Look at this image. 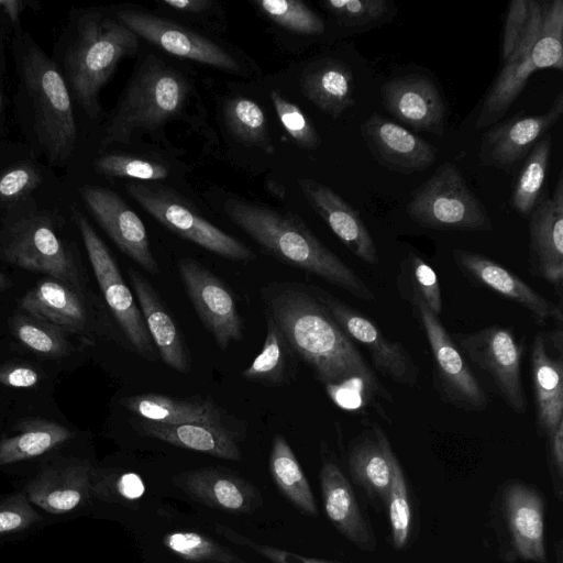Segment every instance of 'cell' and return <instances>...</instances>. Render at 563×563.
<instances>
[{
  "instance_id": "6da1fadb",
  "label": "cell",
  "mask_w": 563,
  "mask_h": 563,
  "mask_svg": "<svg viewBox=\"0 0 563 563\" xmlns=\"http://www.w3.org/2000/svg\"><path fill=\"white\" fill-rule=\"evenodd\" d=\"M265 312L284 334L295 354L314 373L339 407L380 408L391 400L351 338L314 294L299 284L274 283L262 289Z\"/></svg>"
},
{
  "instance_id": "7a4b0ae2",
  "label": "cell",
  "mask_w": 563,
  "mask_h": 563,
  "mask_svg": "<svg viewBox=\"0 0 563 563\" xmlns=\"http://www.w3.org/2000/svg\"><path fill=\"white\" fill-rule=\"evenodd\" d=\"M224 210L233 223L278 261L313 274L363 300L375 295L365 282L289 211L230 199Z\"/></svg>"
},
{
  "instance_id": "3957f363",
  "label": "cell",
  "mask_w": 563,
  "mask_h": 563,
  "mask_svg": "<svg viewBox=\"0 0 563 563\" xmlns=\"http://www.w3.org/2000/svg\"><path fill=\"white\" fill-rule=\"evenodd\" d=\"M190 92L187 78L155 55L137 64L104 129L101 146L128 144L179 115Z\"/></svg>"
},
{
  "instance_id": "277c9868",
  "label": "cell",
  "mask_w": 563,
  "mask_h": 563,
  "mask_svg": "<svg viewBox=\"0 0 563 563\" xmlns=\"http://www.w3.org/2000/svg\"><path fill=\"white\" fill-rule=\"evenodd\" d=\"M544 68L563 69V1L536 0L530 25L510 59L487 90L476 129L498 123L526 87Z\"/></svg>"
},
{
  "instance_id": "5b68a950",
  "label": "cell",
  "mask_w": 563,
  "mask_h": 563,
  "mask_svg": "<svg viewBox=\"0 0 563 563\" xmlns=\"http://www.w3.org/2000/svg\"><path fill=\"white\" fill-rule=\"evenodd\" d=\"M139 44V37L118 20L97 12L80 20L66 52L65 70L76 100L91 119L100 113L102 87L121 59L136 53Z\"/></svg>"
},
{
  "instance_id": "8992f818",
  "label": "cell",
  "mask_w": 563,
  "mask_h": 563,
  "mask_svg": "<svg viewBox=\"0 0 563 563\" xmlns=\"http://www.w3.org/2000/svg\"><path fill=\"white\" fill-rule=\"evenodd\" d=\"M35 113V131L51 163L65 162L74 151L77 129L70 95L55 64L37 47L22 63Z\"/></svg>"
},
{
  "instance_id": "52a82bcc",
  "label": "cell",
  "mask_w": 563,
  "mask_h": 563,
  "mask_svg": "<svg viewBox=\"0 0 563 563\" xmlns=\"http://www.w3.org/2000/svg\"><path fill=\"white\" fill-rule=\"evenodd\" d=\"M417 224L435 230L489 231L492 220L484 203L468 188L459 168L446 162L421 184L406 206Z\"/></svg>"
},
{
  "instance_id": "ba28073f",
  "label": "cell",
  "mask_w": 563,
  "mask_h": 563,
  "mask_svg": "<svg viewBox=\"0 0 563 563\" xmlns=\"http://www.w3.org/2000/svg\"><path fill=\"white\" fill-rule=\"evenodd\" d=\"M0 254L19 267L46 274L82 294L71 251L58 236L52 220L42 213L24 214L9 223L0 238Z\"/></svg>"
},
{
  "instance_id": "9c48e42d",
  "label": "cell",
  "mask_w": 563,
  "mask_h": 563,
  "mask_svg": "<svg viewBox=\"0 0 563 563\" xmlns=\"http://www.w3.org/2000/svg\"><path fill=\"white\" fill-rule=\"evenodd\" d=\"M74 220L109 310L134 351L147 361H156L157 350L134 294L125 284L115 260L82 213L74 210Z\"/></svg>"
},
{
  "instance_id": "30bf717a",
  "label": "cell",
  "mask_w": 563,
  "mask_h": 563,
  "mask_svg": "<svg viewBox=\"0 0 563 563\" xmlns=\"http://www.w3.org/2000/svg\"><path fill=\"white\" fill-rule=\"evenodd\" d=\"M126 191L148 214L183 239L231 261L255 258L244 243L210 223L170 191L143 183H130Z\"/></svg>"
},
{
  "instance_id": "8fae6325",
  "label": "cell",
  "mask_w": 563,
  "mask_h": 563,
  "mask_svg": "<svg viewBox=\"0 0 563 563\" xmlns=\"http://www.w3.org/2000/svg\"><path fill=\"white\" fill-rule=\"evenodd\" d=\"M409 301L427 335L441 396L460 409L484 410L488 397L438 316L420 299L410 298Z\"/></svg>"
},
{
  "instance_id": "7c38bea8",
  "label": "cell",
  "mask_w": 563,
  "mask_h": 563,
  "mask_svg": "<svg viewBox=\"0 0 563 563\" xmlns=\"http://www.w3.org/2000/svg\"><path fill=\"white\" fill-rule=\"evenodd\" d=\"M459 349L493 379L507 405L517 413L527 409L521 380L522 347L508 328L492 325L456 335Z\"/></svg>"
},
{
  "instance_id": "4fadbf2b",
  "label": "cell",
  "mask_w": 563,
  "mask_h": 563,
  "mask_svg": "<svg viewBox=\"0 0 563 563\" xmlns=\"http://www.w3.org/2000/svg\"><path fill=\"white\" fill-rule=\"evenodd\" d=\"M178 272L201 323L220 349L243 339V320L233 294L207 267L192 258H181Z\"/></svg>"
},
{
  "instance_id": "5bb4252c",
  "label": "cell",
  "mask_w": 563,
  "mask_h": 563,
  "mask_svg": "<svg viewBox=\"0 0 563 563\" xmlns=\"http://www.w3.org/2000/svg\"><path fill=\"white\" fill-rule=\"evenodd\" d=\"M117 20L139 38L142 37L172 55L225 71L240 70L238 62L225 49L183 25L134 10L119 11Z\"/></svg>"
},
{
  "instance_id": "9a60e30c",
  "label": "cell",
  "mask_w": 563,
  "mask_h": 563,
  "mask_svg": "<svg viewBox=\"0 0 563 563\" xmlns=\"http://www.w3.org/2000/svg\"><path fill=\"white\" fill-rule=\"evenodd\" d=\"M313 291L343 331L369 352L383 375L401 385L417 386L418 367L402 344L387 339L373 321L340 299L321 289Z\"/></svg>"
},
{
  "instance_id": "2e32d148",
  "label": "cell",
  "mask_w": 563,
  "mask_h": 563,
  "mask_svg": "<svg viewBox=\"0 0 563 563\" xmlns=\"http://www.w3.org/2000/svg\"><path fill=\"white\" fill-rule=\"evenodd\" d=\"M562 114L563 91H560L547 112L518 113L507 121L494 124L482 137L478 151L479 165L509 173Z\"/></svg>"
},
{
  "instance_id": "e0dca14e",
  "label": "cell",
  "mask_w": 563,
  "mask_h": 563,
  "mask_svg": "<svg viewBox=\"0 0 563 563\" xmlns=\"http://www.w3.org/2000/svg\"><path fill=\"white\" fill-rule=\"evenodd\" d=\"M81 198L99 225L113 243L152 275L159 273L152 253L146 228L135 211L114 191L85 186Z\"/></svg>"
},
{
  "instance_id": "ac0fdd59",
  "label": "cell",
  "mask_w": 563,
  "mask_h": 563,
  "mask_svg": "<svg viewBox=\"0 0 563 563\" xmlns=\"http://www.w3.org/2000/svg\"><path fill=\"white\" fill-rule=\"evenodd\" d=\"M361 136L373 158L390 172L421 173L437 161L435 146L377 113L362 123Z\"/></svg>"
},
{
  "instance_id": "d6986e66",
  "label": "cell",
  "mask_w": 563,
  "mask_h": 563,
  "mask_svg": "<svg viewBox=\"0 0 563 563\" xmlns=\"http://www.w3.org/2000/svg\"><path fill=\"white\" fill-rule=\"evenodd\" d=\"M382 102L396 120L413 130L444 134L445 104L437 84L426 75L408 74L385 81Z\"/></svg>"
},
{
  "instance_id": "ffe728a7",
  "label": "cell",
  "mask_w": 563,
  "mask_h": 563,
  "mask_svg": "<svg viewBox=\"0 0 563 563\" xmlns=\"http://www.w3.org/2000/svg\"><path fill=\"white\" fill-rule=\"evenodd\" d=\"M299 188L314 212L355 256L378 263L374 240L360 213L338 192L311 178H300Z\"/></svg>"
},
{
  "instance_id": "44dd1931",
  "label": "cell",
  "mask_w": 563,
  "mask_h": 563,
  "mask_svg": "<svg viewBox=\"0 0 563 563\" xmlns=\"http://www.w3.org/2000/svg\"><path fill=\"white\" fill-rule=\"evenodd\" d=\"M173 482L192 499L221 511L251 514L262 504L260 493L250 482L223 468L187 471Z\"/></svg>"
},
{
  "instance_id": "7402d4cb",
  "label": "cell",
  "mask_w": 563,
  "mask_h": 563,
  "mask_svg": "<svg viewBox=\"0 0 563 563\" xmlns=\"http://www.w3.org/2000/svg\"><path fill=\"white\" fill-rule=\"evenodd\" d=\"M128 276L159 357L170 368L187 374L191 369L190 351L181 330L152 284L137 271Z\"/></svg>"
},
{
  "instance_id": "603a6c76",
  "label": "cell",
  "mask_w": 563,
  "mask_h": 563,
  "mask_svg": "<svg viewBox=\"0 0 563 563\" xmlns=\"http://www.w3.org/2000/svg\"><path fill=\"white\" fill-rule=\"evenodd\" d=\"M453 258L459 268L477 284L509 298L529 310L539 322L562 320L561 308L533 290L520 277L481 254L454 250Z\"/></svg>"
},
{
  "instance_id": "cb8c5ba5",
  "label": "cell",
  "mask_w": 563,
  "mask_h": 563,
  "mask_svg": "<svg viewBox=\"0 0 563 563\" xmlns=\"http://www.w3.org/2000/svg\"><path fill=\"white\" fill-rule=\"evenodd\" d=\"M531 262L536 273L549 283L563 280V195L553 192L529 216Z\"/></svg>"
},
{
  "instance_id": "d4e9b609",
  "label": "cell",
  "mask_w": 563,
  "mask_h": 563,
  "mask_svg": "<svg viewBox=\"0 0 563 563\" xmlns=\"http://www.w3.org/2000/svg\"><path fill=\"white\" fill-rule=\"evenodd\" d=\"M29 314L62 330L90 335L91 319L81 292L56 279H43L21 300Z\"/></svg>"
},
{
  "instance_id": "484cf974",
  "label": "cell",
  "mask_w": 563,
  "mask_h": 563,
  "mask_svg": "<svg viewBox=\"0 0 563 563\" xmlns=\"http://www.w3.org/2000/svg\"><path fill=\"white\" fill-rule=\"evenodd\" d=\"M93 488V471L84 462L43 470L27 486V499L51 514H65L85 501Z\"/></svg>"
},
{
  "instance_id": "4316f807",
  "label": "cell",
  "mask_w": 563,
  "mask_h": 563,
  "mask_svg": "<svg viewBox=\"0 0 563 563\" xmlns=\"http://www.w3.org/2000/svg\"><path fill=\"white\" fill-rule=\"evenodd\" d=\"M323 506L329 520L351 542L369 551L375 541L354 496L352 486L341 468L325 460L320 471Z\"/></svg>"
},
{
  "instance_id": "83f0119b",
  "label": "cell",
  "mask_w": 563,
  "mask_h": 563,
  "mask_svg": "<svg viewBox=\"0 0 563 563\" xmlns=\"http://www.w3.org/2000/svg\"><path fill=\"white\" fill-rule=\"evenodd\" d=\"M505 508L517 554L523 560L543 563L544 505L540 495L521 483L512 484L505 494Z\"/></svg>"
},
{
  "instance_id": "f1b7e54d",
  "label": "cell",
  "mask_w": 563,
  "mask_h": 563,
  "mask_svg": "<svg viewBox=\"0 0 563 563\" xmlns=\"http://www.w3.org/2000/svg\"><path fill=\"white\" fill-rule=\"evenodd\" d=\"M120 404L140 419L152 422L222 424L219 406L211 398L197 395L184 398L154 393L140 394L123 397Z\"/></svg>"
},
{
  "instance_id": "f546056e",
  "label": "cell",
  "mask_w": 563,
  "mask_h": 563,
  "mask_svg": "<svg viewBox=\"0 0 563 563\" xmlns=\"http://www.w3.org/2000/svg\"><path fill=\"white\" fill-rule=\"evenodd\" d=\"M135 427L144 437L154 438L181 449L230 461H240L242 457L233 434L223 424H164L139 419Z\"/></svg>"
},
{
  "instance_id": "4dcf8cb0",
  "label": "cell",
  "mask_w": 563,
  "mask_h": 563,
  "mask_svg": "<svg viewBox=\"0 0 563 563\" xmlns=\"http://www.w3.org/2000/svg\"><path fill=\"white\" fill-rule=\"evenodd\" d=\"M300 88L308 100L333 119L355 104L353 71L339 59L323 58L310 65L300 76Z\"/></svg>"
},
{
  "instance_id": "1f68e13d",
  "label": "cell",
  "mask_w": 563,
  "mask_h": 563,
  "mask_svg": "<svg viewBox=\"0 0 563 563\" xmlns=\"http://www.w3.org/2000/svg\"><path fill=\"white\" fill-rule=\"evenodd\" d=\"M531 368L538 430L547 438L563 420V364L552 358L541 333L534 336L531 351Z\"/></svg>"
},
{
  "instance_id": "d6a6232c",
  "label": "cell",
  "mask_w": 563,
  "mask_h": 563,
  "mask_svg": "<svg viewBox=\"0 0 563 563\" xmlns=\"http://www.w3.org/2000/svg\"><path fill=\"white\" fill-rule=\"evenodd\" d=\"M390 449L386 434L375 426L373 432L356 442L349 454V467L354 481L386 506L391 479Z\"/></svg>"
},
{
  "instance_id": "836d02e7",
  "label": "cell",
  "mask_w": 563,
  "mask_h": 563,
  "mask_svg": "<svg viewBox=\"0 0 563 563\" xmlns=\"http://www.w3.org/2000/svg\"><path fill=\"white\" fill-rule=\"evenodd\" d=\"M266 335L261 352L241 376L249 382L277 387L292 383L297 374L296 354L272 317L265 312Z\"/></svg>"
},
{
  "instance_id": "e575fe53",
  "label": "cell",
  "mask_w": 563,
  "mask_h": 563,
  "mask_svg": "<svg viewBox=\"0 0 563 563\" xmlns=\"http://www.w3.org/2000/svg\"><path fill=\"white\" fill-rule=\"evenodd\" d=\"M18 433L0 441V465L40 456L71 438L66 427L45 419L23 420Z\"/></svg>"
},
{
  "instance_id": "d590c367",
  "label": "cell",
  "mask_w": 563,
  "mask_h": 563,
  "mask_svg": "<svg viewBox=\"0 0 563 563\" xmlns=\"http://www.w3.org/2000/svg\"><path fill=\"white\" fill-rule=\"evenodd\" d=\"M269 471L276 486L292 505L306 515L318 514L309 482L294 451L282 434H275L273 438Z\"/></svg>"
},
{
  "instance_id": "8d00e7d4",
  "label": "cell",
  "mask_w": 563,
  "mask_h": 563,
  "mask_svg": "<svg viewBox=\"0 0 563 563\" xmlns=\"http://www.w3.org/2000/svg\"><path fill=\"white\" fill-rule=\"evenodd\" d=\"M552 137L543 135L527 155L516 179L510 205L517 213L529 218L532 210L544 199L543 190L549 170Z\"/></svg>"
},
{
  "instance_id": "74e56055",
  "label": "cell",
  "mask_w": 563,
  "mask_h": 563,
  "mask_svg": "<svg viewBox=\"0 0 563 563\" xmlns=\"http://www.w3.org/2000/svg\"><path fill=\"white\" fill-rule=\"evenodd\" d=\"M321 5L341 24L356 31L385 24L397 13L390 0H325Z\"/></svg>"
},
{
  "instance_id": "f35d334b",
  "label": "cell",
  "mask_w": 563,
  "mask_h": 563,
  "mask_svg": "<svg viewBox=\"0 0 563 563\" xmlns=\"http://www.w3.org/2000/svg\"><path fill=\"white\" fill-rule=\"evenodd\" d=\"M398 287L408 300L420 299L439 317L442 311L440 284L433 268L420 256L410 253L402 261Z\"/></svg>"
},
{
  "instance_id": "ab89813d",
  "label": "cell",
  "mask_w": 563,
  "mask_h": 563,
  "mask_svg": "<svg viewBox=\"0 0 563 563\" xmlns=\"http://www.w3.org/2000/svg\"><path fill=\"white\" fill-rule=\"evenodd\" d=\"M163 544L179 558L191 562L245 563L244 559L199 532H169L163 538Z\"/></svg>"
},
{
  "instance_id": "60d3db41",
  "label": "cell",
  "mask_w": 563,
  "mask_h": 563,
  "mask_svg": "<svg viewBox=\"0 0 563 563\" xmlns=\"http://www.w3.org/2000/svg\"><path fill=\"white\" fill-rule=\"evenodd\" d=\"M223 118L230 133L246 145L267 144L266 119L262 108L245 97L229 99L223 107Z\"/></svg>"
},
{
  "instance_id": "b9f144b4",
  "label": "cell",
  "mask_w": 563,
  "mask_h": 563,
  "mask_svg": "<svg viewBox=\"0 0 563 563\" xmlns=\"http://www.w3.org/2000/svg\"><path fill=\"white\" fill-rule=\"evenodd\" d=\"M256 8L276 24L305 35L324 32L322 19L305 2L298 0H255Z\"/></svg>"
},
{
  "instance_id": "7bdbcfd3",
  "label": "cell",
  "mask_w": 563,
  "mask_h": 563,
  "mask_svg": "<svg viewBox=\"0 0 563 563\" xmlns=\"http://www.w3.org/2000/svg\"><path fill=\"white\" fill-rule=\"evenodd\" d=\"M12 328L16 339L40 355L55 357L65 355L69 351L62 329L31 314L16 316Z\"/></svg>"
},
{
  "instance_id": "ee69618b",
  "label": "cell",
  "mask_w": 563,
  "mask_h": 563,
  "mask_svg": "<svg viewBox=\"0 0 563 563\" xmlns=\"http://www.w3.org/2000/svg\"><path fill=\"white\" fill-rule=\"evenodd\" d=\"M389 461L391 479L387 506L391 526L393 542L395 548L401 549L406 545L411 529V508L407 482L398 459L391 449L389 451Z\"/></svg>"
},
{
  "instance_id": "f6af8a7d",
  "label": "cell",
  "mask_w": 563,
  "mask_h": 563,
  "mask_svg": "<svg viewBox=\"0 0 563 563\" xmlns=\"http://www.w3.org/2000/svg\"><path fill=\"white\" fill-rule=\"evenodd\" d=\"M95 169L106 177L132 178L142 181L166 179L169 169L152 159L128 154H104L95 161Z\"/></svg>"
},
{
  "instance_id": "bcb514c9",
  "label": "cell",
  "mask_w": 563,
  "mask_h": 563,
  "mask_svg": "<svg viewBox=\"0 0 563 563\" xmlns=\"http://www.w3.org/2000/svg\"><path fill=\"white\" fill-rule=\"evenodd\" d=\"M269 97L283 128L292 141L303 150H316L321 139L305 112L277 90H272Z\"/></svg>"
},
{
  "instance_id": "7dc6e473",
  "label": "cell",
  "mask_w": 563,
  "mask_h": 563,
  "mask_svg": "<svg viewBox=\"0 0 563 563\" xmlns=\"http://www.w3.org/2000/svg\"><path fill=\"white\" fill-rule=\"evenodd\" d=\"M536 0H512L508 3L501 34L500 62L507 63L522 41L533 15Z\"/></svg>"
},
{
  "instance_id": "c3c4849f",
  "label": "cell",
  "mask_w": 563,
  "mask_h": 563,
  "mask_svg": "<svg viewBox=\"0 0 563 563\" xmlns=\"http://www.w3.org/2000/svg\"><path fill=\"white\" fill-rule=\"evenodd\" d=\"M38 519L24 494L0 500V536L24 530Z\"/></svg>"
},
{
  "instance_id": "681fc988",
  "label": "cell",
  "mask_w": 563,
  "mask_h": 563,
  "mask_svg": "<svg viewBox=\"0 0 563 563\" xmlns=\"http://www.w3.org/2000/svg\"><path fill=\"white\" fill-rule=\"evenodd\" d=\"M216 528H217L218 532L221 533L222 536H224L227 539L231 540L232 542H234L236 544L247 547V548L254 550L256 553L266 558L272 563H331V562H327L323 560L307 558V556H302L300 554L292 553L289 551H285V550L276 549L273 547L255 543L254 541L249 540L244 536H241L224 526L217 525Z\"/></svg>"
},
{
  "instance_id": "f907efd6",
  "label": "cell",
  "mask_w": 563,
  "mask_h": 563,
  "mask_svg": "<svg viewBox=\"0 0 563 563\" xmlns=\"http://www.w3.org/2000/svg\"><path fill=\"white\" fill-rule=\"evenodd\" d=\"M40 181V175L30 166L12 168L0 177V199H15L36 187Z\"/></svg>"
},
{
  "instance_id": "816d5d0a",
  "label": "cell",
  "mask_w": 563,
  "mask_h": 563,
  "mask_svg": "<svg viewBox=\"0 0 563 563\" xmlns=\"http://www.w3.org/2000/svg\"><path fill=\"white\" fill-rule=\"evenodd\" d=\"M40 376L33 368L21 364H9L0 368V384L14 388H30L38 383Z\"/></svg>"
},
{
  "instance_id": "f5cc1de1",
  "label": "cell",
  "mask_w": 563,
  "mask_h": 563,
  "mask_svg": "<svg viewBox=\"0 0 563 563\" xmlns=\"http://www.w3.org/2000/svg\"><path fill=\"white\" fill-rule=\"evenodd\" d=\"M113 494L123 500H137L145 493L142 477L133 472L121 473L112 481Z\"/></svg>"
},
{
  "instance_id": "db71d44e",
  "label": "cell",
  "mask_w": 563,
  "mask_h": 563,
  "mask_svg": "<svg viewBox=\"0 0 563 563\" xmlns=\"http://www.w3.org/2000/svg\"><path fill=\"white\" fill-rule=\"evenodd\" d=\"M549 459L554 472L561 478L563 473V420L548 437Z\"/></svg>"
},
{
  "instance_id": "11a10c76",
  "label": "cell",
  "mask_w": 563,
  "mask_h": 563,
  "mask_svg": "<svg viewBox=\"0 0 563 563\" xmlns=\"http://www.w3.org/2000/svg\"><path fill=\"white\" fill-rule=\"evenodd\" d=\"M161 4L173 11L197 14L207 11L212 2L210 0H162Z\"/></svg>"
},
{
  "instance_id": "9f6ffc18",
  "label": "cell",
  "mask_w": 563,
  "mask_h": 563,
  "mask_svg": "<svg viewBox=\"0 0 563 563\" xmlns=\"http://www.w3.org/2000/svg\"><path fill=\"white\" fill-rule=\"evenodd\" d=\"M23 8L24 2L20 0H0V9L15 23L20 19Z\"/></svg>"
},
{
  "instance_id": "6f0895ef",
  "label": "cell",
  "mask_w": 563,
  "mask_h": 563,
  "mask_svg": "<svg viewBox=\"0 0 563 563\" xmlns=\"http://www.w3.org/2000/svg\"><path fill=\"white\" fill-rule=\"evenodd\" d=\"M264 188L268 194L279 200H284L286 198L285 187L275 180L267 179L264 184Z\"/></svg>"
},
{
  "instance_id": "680465c9",
  "label": "cell",
  "mask_w": 563,
  "mask_h": 563,
  "mask_svg": "<svg viewBox=\"0 0 563 563\" xmlns=\"http://www.w3.org/2000/svg\"><path fill=\"white\" fill-rule=\"evenodd\" d=\"M2 280H3V277H2V275L0 274V285L2 284Z\"/></svg>"
},
{
  "instance_id": "91938a15",
  "label": "cell",
  "mask_w": 563,
  "mask_h": 563,
  "mask_svg": "<svg viewBox=\"0 0 563 563\" xmlns=\"http://www.w3.org/2000/svg\"><path fill=\"white\" fill-rule=\"evenodd\" d=\"M1 101H2V99H1V92H0V108H1Z\"/></svg>"
}]
</instances>
